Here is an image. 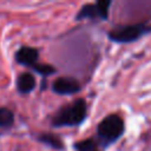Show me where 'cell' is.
<instances>
[{
  "mask_svg": "<svg viewBox=\"0 0 151 151\" xmlns=\"http://www.w3.org/2000/svg\"><path fill=\"white\" fill-rule=\"evenodd\" d=\"M86 117V104L84 99H77L72 104L63 107L54 117V126H72L80 124Z\"/></svg>",
  "mask_w": 151,
  "mask_h": 151,
  "instance_id": "1",
  "label": "cell"
},
{
  "mask_svg": "<svg viewBox=\"0 0 151 151\" xmlns=\"http://www.w3.org/2000/svg\"><path fill=\"white\" fill-rule=\"evenodd\" d=\"M124 131V122L117 114L105 117L98 125V136L103 143H112L118 139Z\"/></svg>",
  "mask_w": 151,
  "mask_h": 151,
  "instance_id": "2",
  "label": "cell"
},
{
  "mask_svg": "<svg viewBox=\"0 0 151 151\" xmlns=\"http://www.w3.org/2000/svg\"><path fill=\"white\" fill-rule=\"evenodd\" d=\"M145 25L142 24H136V25H127V26H122L112 29L109 33V37L111 40L117 41V42H131L137 40L140 35H143L146 32Z\"/></svg>",
  "mask_w": 151,
  "mask_h": 151,
  "instance_id": "3",
  "label": "cell"
},
{
  "mask_svg": "<svg viewBox=\"0 0 151 151\" xmlns=\"http://www.w3.org/2000/svg\"><path fill=\"white\" fill-rule=\"evenodd\" d=\"M52 88L58 94H72L78 92L80 90V86H79V83L73 78L60 77L54 80Z\"/></svg>",
  "mask_w": 151,
  "mask_h": 151,
  "instance_id": "4",
  "label": "cell"
},
{
  "mask_svg": "<svg viewBox=\"0 0 151 151\" xmlns=\"http://www.w3.org/2000/svg\"><path fill=\"white\" fill-rule=\"evenodd\" d=\"M15 58L18 60V63L22 64V65H26V66H34L37 60H38V51L33 47H27V46H24L21 47L17 54H15Z\"/></svg>",
  "mask_w": 151,
  "mask_h": 151,
  "instance_id": "5",
  "label": "cell"
},
{
  "mask_svg": "<svg viewBox=\"0 0 151 151\" xmlns=\"http://www.w3.org/2000/svg\"><path fill=\"white\" fill-rule=\"evenodd\" d=\"M17 87L21 93H29L35 87V79L31 73H21L17 80Z\"/></svg>",
  "mask_w": 151,
  "mask_h": 151,
  "instance_id": "6",
  "label": "cell"
},
{
  "mask_svg": "<svg viewBox=\"0 0 151 151\" xmlns=\"http://www.w3.org/2000/svg\"><path fill=\"white\" fill-rule=\"evenodd\" d=\"M39 140L42 142V143H45V144H47V145H50V146L53 147V149H57V150H60V149L64 147L61 139H60L59 137H57L55 134L44 133V134L39 136Z\"/></svg>",
  "mask_w": 151,
  "mask_h": 151,
  "instance_id": "7",
  "label": "cell"
},
{
  "mask_svg": "<svg viewBox=\"0 0 151 151\" xmlns=\"http://www.w3.org/2000/svg\"><path fill=\"white\" fill-rule=\"evenodd\" d=\"M99 17L98 15V11H97V7L96 5H85L81 7V9L79 11V13L77 14V19L80 20V19H85V18H97Z\"/></svg>",
  "mask_w": 151,
  "mask_h": 151,
  "instance_id": "8",
  "label": "cell"
},
{
  "mask_svg": "<svg viewBox=\"0 0 151 151\" xmlns=\"http://www.w3.org/2000/svg\"><path fill=\"white\" fill-rule=\"evenodd\" d=\"M14 122V116L11 110L6 107H0V127L11 126Z\"/></svg>",
  "mask_w": 151,
  "mask_h": 151,
  "instance_id": "9",
  "label": "cell"
},
{
  "mask_svg": "<svg viewBox=\"0 0 151 151\" xmlns=\"http://www.w3.org/2000/svg\"><path fill=\"white\" fill-rule=\"evenodd\" d=\"M111 2L110 1H105V0H101V1H98L96 4V7H97V11H98V15L101 18V19H106L107 18V13H109V7H110Z\"/></svg>",
  "mask_w": 151,
  "mask_h": 151,
  "instance_id": "10",
  "label": "cell"
},
{
  "mask_svg": "<svg viewBox=\"0 0 151 151\" xmlns=\"http://www.w3.org/2000/svg\"><path fill=\"white\" fill-rule=\"evenodd\" d=\"M33 68H34L38 73H40V74H42V76H51L52 73L55 72V68H54L53 66L46 65V64H35V65L33 66Z\"/></svg>",
  "mask_w": 151,
  "mask_h": 151,
  "instance_id": "11",
  "label": "cell"
},
{
  "mask_svg": "<svg viewBox=\"0 0 151 151\" xmlns=\"http://www.w3.org/2000/svg\"><path fill=\"white\" fill-rule=\"evenodd\" d=\"M78 151H96V143L92 139L83 140L76 145Z\"/></svg>",
  "mask_w": 151,
  "mask_h": 151,
  "instance_id": "12",
  "label": "cell"
}]
</instances>
